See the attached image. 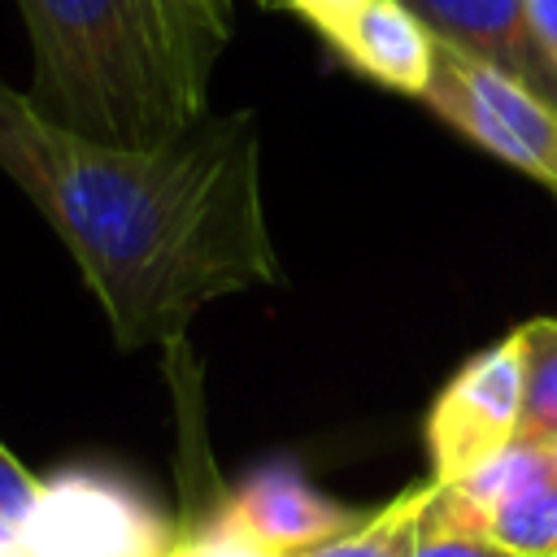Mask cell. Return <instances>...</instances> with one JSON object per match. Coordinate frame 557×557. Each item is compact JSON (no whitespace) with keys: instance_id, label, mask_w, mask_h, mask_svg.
<instances>
[{"instance_id":"30bf717a","label":"cell","mask_w":557,"mask_h":557,"mask_svg":"<svg viewBox=\"0 0 557 557\" xmlns=\"http://www.w3.org/2000/svg\"><path fill=\"white\" fill-rule=\"evenodd\" d=\"M522 344V440L557 444V318L518 326Z\"/></svg>"},{"instance_id":"3957f363","label":"cell","mask_w":557,"mask_h":557,"mask_svg":"<svg viewBox=\"0 0 557 557\" xmlns=\"http://www.w3.org/2000/svg\"><path fill=\"white\" fill-rule=\"evenodd\" d=\"M418 100L474 148L557 191V104L522 78L435 39V65Z\"/></svg>"},{"instance_id":"5b68a950","label":"cell","mask_w":557,"mask_h":557,"mask_svg":"<svg viewBox=\"0 0 557 557\" xmlns=\"http://www.w3.org/2000/svg\"><path fill=\"white\" fill-rule=\"evenodd\" d=\"M431 479L453 483L522 440V344L518 331L470 357L431 400L422 422Z\"/></svg>"},{"instance_id":"7a4b0ae2","label":"cell","mask_w":557,"mask_h":557,"mask_svg":"<svg viewBox=\"0 0 557 557\" xmlns=\"http://www.w3.org/2000/svg\"><path fill=\"white\" fill-rule=\"evenodd\" d=\"M30 104L113 148H161L209 117L231 0H17Z\"/></svg>"},{"instance_id":"ac0fdd59","label":"cell","mask_w":557,"mask_h":557,"mask_svg":"<svg viewBox=\"0 0 557 557\" xmlns=\"http://www.w3.org/2000/svg\"><path fill=\"white\" fill-rule=\"evenodd\" d=\"M22 557H30V553H22Z\"/></svg>"},{"instance_id":"8992f818","label":"cell","mask_w":557,"mask_h":557,"mask_svg":"<svg viewBox=\"0 0 557 557\" xmlns=\"http://www.w3.org/2000/svg\"><path fill=\"white\" fill-rule=\"evenodd\" d=\"M218 509L235 527L257 535L261 544L292 553V557H309L313 548L352 531L370 513V509H352V505L331 500L292 461H265V466L248 470Z\"/></svg>"},{"instance_id":"2e32d148","label":"cell","mask_w":557,"mask_h":557,"mask_svg":"<svg viewBox=\"0 0 557 557\" xmlns=\"http://www.w3.org/2000/svg\"><path fill=\"white\" fill-rule=\"evenodd\" d=\"M22 553H26V544H22V522H13V518L0 513V557H22Z\"/></svg>"},{"instance_id":"5bb4252c","label":"cell","mask_w":557,"mask_h":557,"mask_svg":"<svg viewBox=\"0 0 557 557\" xmlns=\"http://www.w3.org/2000/svg\"><path fill=\"white\" fill-rule=\"evenodd\" d=\"M278 4H287L296 17H305L322 39L331 35V30H339L357 9H366L370 0H278Z\"/></svg>"},{"instance_id":"e0dca14e","label":"cell","mask_w":557,"mask_h":557,"mask_svg":"<svg viewBox=\"0 0 557 557\" xmlns=\"http://www.w3.org/2000/svg\"><path fill=\"white\" fill-rule=\"evenodd\" d=\"M548 461H553V474H557V444H548Z\"/></svg>"},{"instance_id":"4fadbf2b","label":"cell","mask_w":557,"mask_h":557,"mask_svg":"<svg viewBox=\"0 0 557 557\" xmlns=\"http://www.w3.org/2000/svg\"><path fill=\"white\" fill-rule=\"evenodd\" d=\"M39 487H44V479H35V474L0 444V513L13 518V522H22V518L30 513V505H35V496H39Z\"/></svg>"},{"instance_id":"52a82bcc","label":"cell","mask_w":557,"mask_h":557,"mask_svg":"<svg viewBox=\"0 0 557 557\" xmlns=\"http://www.w3.org/2000/svg\"><path fill=\"white\" fill-rule=\"evenodd\" d=\"M400 4H409L440 44L461 48L522 78L531 91L557 104V70L548 65L535 39L527 0H400Z\"/></svg>"},{"instance_id":"7c38bea8","label":"cell","mask_w":557,"mask_h":557,"mask_svg":"<svg viewBox=\"0 0 557 557\" xmlns=\"http://www.w3.org/2000/svg\"><path fill=\"white\" fill-rule=\"evenodd\" d=\"M409 557H513V553L470 531H418V544Z\"/></svg>"},{"instance_id":"277c9868","label":"cell","mask_w":557,"mask_h":557,"mask_svg":"<svg viewBox=\"0 0 557 557\" xmlns=\"http://www.w3.org/2000/svg\"><path fill=\"white\" fill-rule=\"evenodd\" d=\"M30 557H161L174 544L152 500L109 470H61L44 479L22 518Z\"/></svg>"},{"instance_id":"9c48e42d","label":"cell","mask_w":557,"mask_h":557,"mask_svg":"<svg viewBox=\"0 0 557 557\" xmlns=\"http://www.w3.org/2000/svg\"><path fill=\"white\" fill-rule=\"evenodd\" d=\"M431 492H435V479L405 487L396 500H387L383 509H370L352 531L335 535L309 557H409L418 544V527H422V509Z\"/></svg>"},{"instance_id":"8fae6325","label":"cell","mask_w":557,"mask_h":557,"mask_svg":"<svg viewBox=\"0 0 557 557\" xmlns=\"http://www.w3.org/2000/svg\"><path fill=\"white\" fill-rule=\"evenodd\" d=\"M161 557H292V553H278V548L261 544L257 535L235 527L222 509H213V518H205L200 527L174 535V544Z\"/></svg>"},{"instance_id":"9a60e30c","label":"cell","mask_w":557,"mask_h":557,"mask_svg":"<svg viewBox=\"0 0 557 557\" xmlns=\"http://www.w3.org/2000/svg\"><path fill=\"white\" fill-rule=\"evenodd\" d=\"M531 9V26H535V39L548 57V65L557 70V0H527Z\"/></svg>"},{"instance_id":"6da1fadb","label":"cell","mask_w":557,"mask_h":557,"mask_svg":"<svg viewBox=\"0 0 557 557\" xmlns=\"http://www.w3.org/2000/svg\"><path fill=\"white\" fill-rule=\"evenodd\" d=\"M0 174L52 222L122 352L178 344L205 305L283 283L252 113L205 117L161 148H113L0 83Z\"/></svg>"},{"instance_id":"ba28073f","label":"cell","mask_w":557,"mask_h":557,"mask_svg":"<svg viewBox=\"0 0 557 557\" xmlns=\"http://www.w3.org/2000/svg\"><path fill=\"white\" fill-rule=\"evenodd\" d=\"M326 48L352 74L413 100L426 91V78L435 65V35L400 0H370L339 30L326 35Z\"/></svg>"}]
</instances>
